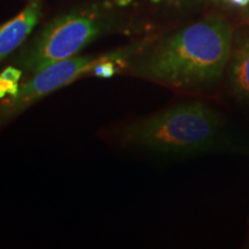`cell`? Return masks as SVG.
<instances>
[{
  "mask_svg": "<svg viewBox=\"0 0 249 249\" xmlns=\"http://www.w3.org/2000/svg\"><path fill=\"white\" fill-rule=\"evenodd\" d=\"M225 1H229L230 4L234 6H240V7L249 5V0H225Z\"/></svg>",
  "mask_w": 249,
  "mask_h": 249,
  "instance_id": "ba28073f",
  "label": "cell"
},
{
  "mask_svg": "<svg viewBox=\"0 0 249 249\" xmlns=\"http://www.w3.org/2000/svg\"><path fill=\"white\" fill-rule=\"evenodd\" d=\"M110 18L99 6L60 15L51 21L22 52L18 64L34 75L54 62L74 57L110 29Z\"/></svg>",
  "mask_w": 249,
  "mask_h": 249,
  "instance_id": "3957f363",
  "label": "cell"
},
{
  "mask_svg": "<svg viewBox=\"0 0 249 249\" xmlns=\"http://www.w3.org/2000/svg\"><path fill=\"white\" fill-rule=\"evenodd\" d=\"M231 46L230 24L222 18H208L179 30L126 70L172 88L201 91L223 76Z\"/></svg>",
  "mask_w": 249,
  "mask_h": 249,
  "instance_id": "6da1fadb",
  "label": "cell"
},
{
  "mask_svg": "<svg viewBox=\"0 0 249 249\" xmlns=\"http://www.w3.org/2000/svg\"><path fill=\"white\" fill-rule=\"evenodd\" d=\"M22 74V71L13 67H8L0 73V98L5 95L14 96L18 91V85Z\"/></svg>",
  "mask_w": 249,
  "mask_h": 249,
  "instance_id": "52a82bcc",
  "label": "cell"
},
{
  "mask_svg": "<svg viewBox=\"0 0 249 249\" xmlns=\"http://www.w3.org/2000/svg\"><path fill=\"white\" fill-rule=\"evenodd\" d=\"M229 75L233 92L249 101V37L233 52Z\"/></svg>",
  "mask_w": 249,
  "mask_h": 249,
  "instance_id": "8992f818",
  "label": "cell"
},
{
  "mask_svg": "<svg viewBox=\"0 0 249 249\" xmlns=\"http://www.w3.org/2000/svg\"><path fill=\"white\" fill-rule=\"evenodd\" d=\"M40 13V0H30L20 14L0 26V60L22 44L38 22Z\"/></svg>",
  "mask_w": 249,
  "mask_h": 249,
  "instance_id": "5b68a950",
  "label": "cell"
},
{
  "mask_svg": "<svg viewBox=\"0 0 249 249\" xmlns=\"http://www.w3.org/2000/svg\"><path fill=\"white\" fill-rule=\"evenodd\" d=\"M154 1H156V2H158V1H160V0H154ZM174 1H181V0H174Z\"/></svg>",
  "mask_w": 249,
  "mask_h": 249,
  "instance_id": "9c48e42d",
  "label": "cell"
},
{
  "mask_svg": "<svg viewBox=\"0 0 249 249\" xmlns=\"http://www.w3.org/2000/svg\"><path fill=\"white\" fill-rule=\"evenodd\" d=\"M220 129L219 118L203 103H187L124 126V147L161 154H189L209 148Z\"/></svg>",
  "mask_w": 249,
  "mask_h": 249,
  "instance_id": "7a4b0ae2",
  "label": "cell"
},
{
  "mask_svg": "<svg viewBox=\"0 0 249 249\" xmlns=\"http://www.w3.org/2000/svg\"><path fill=\"white\" fill-rule=\"evenodd\" d=\"M103 58L104 55L97 58L91 55H74L39 71L12 96L11 101L0 110V118L6 119L18 116L55 90L64 88L87 74H91L93 67Z\"/></svg>",
  "mask_w": 249,
  "mask_h": 249,
  "instance_id": "277c9868",
  "label": "cell"
}]
</instances>
